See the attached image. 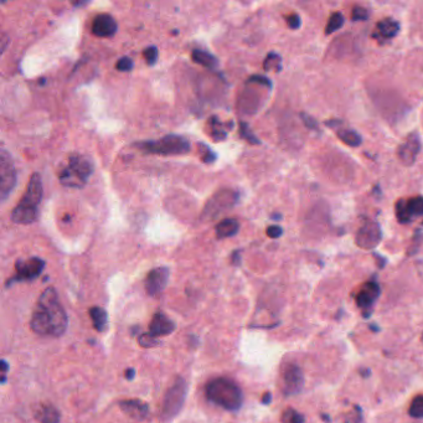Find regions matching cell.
I'll use <instances>...</instances> for the list:
<instances>
[{
  "mask_svg": "<svg viewBox=\"0 0 423 423\" xmlns=\"http://www.w3.org/2000/svg\"><path fill=\"white\" fill-rule=\"evenodd\" d=\"M30 325L41 337L59 338L65 334L68 318L57 296L56 289L49 287L42 292L33 313Z\"/></svg>",
  "mask_w": 423,
  "mask_h": 423,
  "instance_id": "obj_1",
  "label": "cell"
},
{
  "mask_svg": "<svg viewBox=\"0 0 423 423\" xmlns=\"http://www.w3.org/2000/svg\"><path fill=\"white\" fill-rule=\"evenodd\" d=\"M42 180L40 174H33L27 183L21 201L11 212V220L19 225H30L35 222L39 217L38 208L42 199Z\"/></svg>",
  "mask_w": 423,
  "mask_h": 423,
  "instance_id": "obj_2",
  "label": "cell"
},
{
  "mask_svg": "<svg viewBox=\"0 0 423 423\" xmlns=\"http://www.w3.org/2000/svg\"><path fill=\"white\" fill-rule=\"evenodd\" d=\"M205 392L209 401L231 412L240 410L243 403L242 390L231 379H213L210 382H208Z\"/></svg>",
  "mask_w": 423,
  "mask_h": 423,
  "instance_id": "obj_3",
  "label": "cell"
},
{
  "mask_svg": "<svg viewBox=\"0 0 423 423\" xmlns=\"http://www.w3.org/2000/svg\"><path fill=\"white\" fill-rule=\"evenodd\" d=\"M93 173V162L82 154H71L67 167L61 170L60 183L67 188H82Z\"/></svg>",
  "mask_w": 423,
  "mask_h": 423,
  "instance_id": "obj_4",
  "label": "cell"
},
{
  "mask_svg": "<svg viewBox=\"0 0 423 423\" xmlns=\"http://www.w3.org/2000/svg\"><path fill=\"white\" fill-rule=\"evenodd\" d=\"M138 148L147 154H155V155H183L189 153L190 142L183 135L169 134L163 137L159 140H148L138 144Z\"/></svg>",
  "mask_w": 423,
  "mask_h": 423,
  "instance_id": "obj_5",
  "label": "cell"
},
{
  "mask_svg": "<svg viewBox=\"0 0 423 423\" xmlns=\"http://www.w3.org/2000/svg\"><path fill=\"white\" fill-rule=\"evenodd\" d=\"M371 98L381 114L392 122L399 121L408 112V106L392 91H386V89L374 91L371 93Z\"/></svg>",
  "mask_w": 423,
  "mask_h": 423,
  "instance_id": "obj_6",
  "label": "cell"
},
{
  "mask_svg": "<svg viewBox=\"0 0 423 423\" xmlns=\"http://www.w3.org/2000/svg\"><path fill=\"white\" fill-rule=\"evenodd\" d=\"M188 385L183 378H176L175 381L168 390L163 402V417L164 420H171L181 411L186 400Z\"/></svg>",
  "mask_w": 423,
  "mask_h": 423,
  "instance_id": "obj_7",
  "label": "cell"
},
{
  "mask_svg": "<svg viewBox=\"0 0 423 423\" xmlns=\"http://www.w3.org/2000/svg\"><path fill=\"white\" fill-rule=\"evenodd\" d=\"M43 268H45V261L39 257H31L26 261L18 259L15 263V275L6 282L5 287L8 288L14 282H29V280L36 279L40 277Z\"/></svg>",
  "mask_w": 423,
  "mask_h": 423,
  "instance_id": "obj_8",
  "label": "cell"
},
{
  "mask_svg": "<svg viewBox=\"0 0 423 423\" xmlns=\"http://www.w3.org/2000/svg\"><path fill=\"white\" fill-rule=\"evenodd\" d=\"M17 184V170L10 154L1 149L0 154V199L5 201Z\"/></svg>",
  "mask_w": 423,
  "mask_h": 423,
  "instance_id": "obj_9",
  "label": "cell"
},
{
  "mask_svg": "<svg viewBox=\"0 0 423 423\" xmlns=\"http://www.w3.org/2000/svg\"><path fill=\"white\" fill-rule=\"evenodd\" d=\"M237 199L238 195L236 191H232V190L229 189L220 190L208 202L202 216L209 217V220H212L215 216L220 215L221 212L226 211L227 209L232 208L236 204Z\"/></svg>",
  "mask_w": 423,
  "mask_h": 423,
  "instance_id": "obj_10",
  "label": "cell"
},
{
  "mask_svg": "<svg viewBox=\"0 0 423 423\" xmlns=\"http://www.w3.org/2000/svg\"><path fill=\"white\" fill-rule=\"evenodd\" d=\"M381 238L382 232L380 225L374 220H366L356 232L355 242L362 250H372L381 242Z\"/></svg>",
  "mask_w": 423,
  "mask_h": 423,
  "instance_id": "obj_11",
  "label": "cell"
},
{
  "mask_svg": "<svg viewBox=\"0 0 423 423\" xmlns=\"http://www.w3.org/2000/svg\"><path fill=\"white\" fill-rule=\"evenodd\" d=\"M381 289L376 282L374 280H369L366 283L362 284L359 289V292L355 296V300L358 307L361 309L362 314L365 318H369L370 314L372 312V307H374L375 302L378 300L380 296Z\"/></svg>",
  "mask_w": 423,
  "mask_h": 423,
  "instance_id": "obj_12",
  "label": "cell"
},
{
  "mask_svg": "<svg viewBox=\"0 0 423 423\" xmlns=\"http://www.w3.org/2000/svg\"><path fill=\"white\" fill-rule=\"evenodd\" d=\"M283 392L286 396L299 394L303 388L304 378L303 372L296 365L289 364L283 370Z\"/></svg>",
  "mask_w": 423,
  "mask_h": 423,
  "instance_id": "obj_13",
  "label": "cell"
},
{
  "mask_svg": "<svg viewBox=\"0 0 423 423\" xmlns=\"http://www.w3.org/2000/svg\"><path fill=\"white\" fill-rule=\"evenodd\" d=\"M421 151V140L416 133H412L406 138L403 143L397 149V156L402 165L411 167L415 164L417 155Z\"/></svg>",
  "mask_w": 423,
  "mask_h": 423,
  "instance_id": "obj_14",
  "label": "cell"
},
{
  "mask_svg": "<svg viewBox=\"0 0 423 423\" xmlns=\"http://www.w3.org/2000/svg\"><path fill=\"white\" fill-rule=\"evenodd\" d=\"M169 280V270L167 267H156L147 275L146 291L149 296H156L164 291Z\"/></svg>",
  "mask_w": 423,
  "mask_h": 423,
  "instance_id": "obj_15",
  "label": "cell"
},
{
  "mask_svg": "<svg viewBox=\"0 0 423 423\" xmlns=\"http://www.w3.org/2000/svg\"><path fill=\"white\" fill-rule=\"evenodd\" d=\"M118 25L109 14H100L92 22V34L97 38H112L116 35Z\"/></svg>",
  "mask_w": 423,
  "mask_h": 423,
  "instance_id": "obj_16",
  "label": "cell"
},
{
  "mask_svg": "<svg viewBox=\"0 0 423 423\" xmlns=\"http://www.w3.org/2000/svg\"><path fill=\"white\" fill-rule=\"evenodd\" d=\"M119 407L128 417L137 421V422L146 421L149 416V406L142 400H122L119 402Z\"/></svg>",
  "mask_w": 423,
  "mask_h": 423,
  "instance_id": "obj_17",
  "label": "cell"
},
{
  "mask_svg": "<svg viewBox=\"0 0 423 423\" xmlns=\"http://www.w3.org/2000/svg\"><path fill=\"white\" fill-rule=\"evenodd\" d=\"M174 330H175V324L173 323V320H170L164 313L158 312L154 314L150 325H149V332L151 335L155 338L165 337V335L171 334Z\"/></svg>",
  "mask_w": 423,
  "mask_h": 423,
  "instance_id": "obj_18",
  "label": "cell"
},
{
  "mask_svg": "<svg viewBox=\"0 0 423 423\" xmlns=\"http://www.w3.org/2000/svg\"><path fill=\"white\" fill-rule=\"evenodd\" d=\"M34 416L40 423H60V420H61L60 411L49 403L39 404L34 412Z\"/></svg>",
  "mask_w": 423,
  "mask_h": 423,
  "instance_id": "obj_19",
  "label": "cell"
},
{
  "mask_svg": "<svg viewBox=\"0 0 423 423\" xmlns=\"http://www.w3.org/2000/svg\"><path fill=\"white\" fill-rule=\"evenodd\" d=\"M376 29H378V33L380 34L381 38L392 39L400 33V24L395 19L385 18L378 22Z\"/></svg>",
  "mask_w": 423,
  "mask_h": 423,
  "instance_id": "obj_20",
  "label": "cell"
},
{
  "mask_svg": "<svg viewBox=\"0 0 423 423\" xmlns=\"http://www.w3.org/2000/svg\"><path fill=\"white\" fill-rule=\"evenodd\" d=\"M191 59L195 63H199L200 66L209 68V70H215L218 67V60L212 54L204 51V50H194L191 54Z\"/></svg>",
  "mask_w": 423,
  "mask_h": 423,
  "instance_id": "obj_21",
  "label": "cell"
},
{
  "mask_svg": "<svg viewBox=\"0 0 423 423\" xmlns=\"http://www.w3.org/2000/svg\"><path fill=\"white\" fill-rule=\"evenodd\" d=\"M240 224L234 218H225L216 225V234L218 238L232 237L238 232Z\"/></svg>",
  "mask_w": 423,
  "mask_h": 423,
  "instance_id": "obj_22",
  "label": "cell"
},
{
  "mask_svg": "<svg viewBox=\"0 0 423 423\" xmlns=\"http://www.w3.org/2000/svg\"><path fill=\"white\" fill-rule=\"evenodd\" d=\"M89 318H91L93 328L97 330L98 333H103L107 329L108 324V316L103 308L101 307H92L88 310Z\"/></svg>",
  "mask_w": 423,
  "mask_h": 423,
  "instance_id": "obj_23",
  "label": "cell"
},
{
  "mask_svg": "<svg viewBox=\"0 0 423 423\" xmlns=\"http://www.w3.org/2000/svg\"><path fill=\"white\" fill-rule=\"evenodd\" d=\"M337 135L342 143L346 144L351 148H358L362 144V137L356 130L350 128H339L337 130Z\"/></svg>",
  "mask_w": 423,
  "mask_h": 423,
  "instance_id": "obj_24",
  "label": "cell"
},
{
  "mask_svg": "<svg viewBox=\"0 0 423 423\" xmlns=\"http://www.w3.org/2000/svg\"><path fill=\"white\" fill-rule=\"evenodd\" d=\"M395 212H396V217L399 220L400 224H408L413 220L411 216L408 206H407V200L400 199L395 205Z\"/></svg>",
  "mask_w": 423,
  "mask_h": 423,
  "instance_id": "obj_25",
  "label": "cell"
},
{
  "mask_svg": "<svg viewBox=\"0 0 423 423\" xmlns=\"http://www.w3.org/2000/svg\"><path fill=\"white\" fill-rule=\"evenodd\" d=\"M209 126H210V135L215 142H220V140H224L226 138L227 133L224 129V124L218 121L217 117H211L210 121H209Z\"/></svg>",
  "mask_w": 423,
  "mask_h": 423,
  "instance_id": "obj_26",
  "label": "cell"
},
{
  "mask_svg": "<svg viewBox=\"0 0 423 423\" xmlns=\"http://www.w3.org/2000/svg\"><path fill=\"white\" fill-rule=\"evenodd\" d=\"M344 21H345V20H344V17H342L341 13H339V11L333 13L332 15H330V18H329L328 22H326V26H325L326 35H330V34L338 31L340 27H342Z\"/></svg>",
  "mask_w": 423,
  "mask_h": 423,
  "instance_id": "obj_27",
  "label": "cell"
},
{
  "mask_svg": "<svg viewBox=\"0 0 423 423\" xmlns=\"http://www.w3.org/2000/svg\"><path fill=\"white\" fill-rule=\"evenodd\" d=\"M263 68L266 71L275 70L278 72V71L282 68V59H280L279 55L275 54V52H271V54H268L263 62Z\"/></svg>",
  "mask_w": 423,
  "mask_h": 423,
  "instance_id": "obj_28",
  "label": "cell"
},
{
  "mask_svg": "<svg viewBox=\"0 0 423 423\" xmlns=\"http://www.w3.org/2000/svg\"><path fill=\"white\" fill-rule=\"evenodd\" d=\"M407 206L412 217L423 216V196H416L407 200Z\"/></svg>",
  "mask_w": 423,
  "mask_h": 423,
  "instance_id": "obj_29",
  "label": "cell"
},
{
  "mask_svg": "<svg viewBox=\"0 0 423 423\" xmlns=\"http://www.w3.org/2000/svg\"><path fill=\"white\" fill-rule=\"evenodd\" d=\"M408 412L415 418H423V395H418L412 400Z\"/></svg>",
  "mask_w": 423,
  "mask_h": 423,
  "instance_id": "obj_30",
  "label": "cell"
},
{
  "mask_svg": "<svg viewBox=\"0 0 423 423\" xmlns=\"http://www.w3.org/2000/svg\"><path fill=\"white\" fill-rule=\"evenodd\" d=\"M282 423H304V416L293 408H287L282 415Z\"/></svg>",
  "mask_w": 423,
  "mask_h": 423,
  "instance_id": "obj_31",
  "label": "cell"
},
{
  "mask_svg": "<svg viewBox=\"0 0 423 423\" xmlns=\"http://www.w3.org/2000/svg\"><path fill=\"white\" fill-rule=\"evenodd\" d=\"M240 135L245 140H247L250 144H259L261 142H259L258 138L254 135V133L252 132V129L250 128V126H248L246 122H241L240 123Z\"/></svg>",
  "mask_w": 423,
  "mask_h": 423,
  "instance_id": "obj_32",
  "label": "cell"
},
{
  "mask_svg": "<svg viewBox=\"0 0 423 423\" xmlns=\"http://www.w3.org/2000/svg\"><path fill=\"white\" fill-rule=\"evenodd\" d=\"M138 344H139L142 348H154V346L159 345V340L158 338H155L154 335H151L150 333H143L138 337Z\"/></svg>",
  "mask_w": 423,
  "mask_h": 423,
  "instance_id": "obj_33",
  "label": "cell"
},
{
  "mask_svg": "<svg viewBox=\"0 0 423 423\" xmlns=\"http://www.w3.org/2000/svg\"><path fill=\"white\" fill-rule=\"evenodd\" d=\"M199 148H200V155H201L202 162L208 163V164H211V163L215 162L217 155H216V153L212 150V149L209 148V147L205 146V144H199Z\"/></svg>",
  "mask_w": 423,
  "mask_h": 423,
  "instance_id": "obj_34",
  "label": "cell"
},
{
  "mask_svg": "<svg viewBox=\"0 0 423 423\" xmlns=\"http://www.w3.org/2000/svg\"><path fill=\"white\" fill-rule=\"evenodd\" d=\"M370 17V11L367 10L364 6H354L353 11H351V19L355 20V21H365V20L369 19Z\"/></svg>",
  "mask_w": 423,
  "mask_h": 423,
  "instance_id": "obj_35",
  "label": "cell"
},
{
  "mask_svg": "<svg viewBox=\"0 0 423 423\" xmlns=\"http://www.w3.org/2000/svg\"><path fill=\"white\" fill-rule=\"evenodd\" d=\"M248 84H254V85H259V86L262 87H266V88L271 89L272 88V82H271L270 78L264 77V76L261 75H254V76H251L250 78H248Z\"/></svg>",
  "mask_w": 423,
  "mask_h": 423,
  "instance_id": "obj_36",
  "label": "cell"
},
{
  "mask_svg": "<svg viewBox=\"0 0 423 423\" xmlns=\"http://www.w3.org/2000/svg\"><path fill=\"white\" fill-rule=\"evenodd\" d=\"M143 56L144 59H146L147 63L153 66L156 62V59H158V49H156L155 46H149V47H147L143 51Z\"/></svg>",
  "mask_w": 423,
  "mask_h": 423,
  "instance_id": "obj_37",
  "label": "cell"
},
{
  "mask_svg": "<svg viewBox=\"0 0 423 423\" xmlns=\"http://www.w3.org/2000/svg\"><path fill=\"white\" fill-rule=\"evenodd\" d=\"M133 66H134V62L130 57H122L116 63V68L121 72H128V71L132 70Z\"/></svg>",
  "mask_w": 423,
  "mask_h": 423,
  "instance_id": "obj_38",
  "label": "cell"
},
{
  "mask_svg": "<svg viewBox=\"0 0 423 423\" xmlns=\"http://www.w3.org/2000/svg\"><path fill=\"white\" fill-rule=\"evenodd\" d=\"M300 119H302L303 124L305 127L310 130H319V124L317 122V119L313 118L312 116H309L308 113H300Z\"/></svg>",
  "mask_w": 423,
  "mask_h": 423,
  "instance_id": "obj_39",
  "label": "cell"
},
{
  "mask_svg": "<svg viewBox=\"0 0 423 423\" xmlns=\"http://www.w3.org/2000/svg\"><path fill=\"white\" fill-rule=\"evenodd\" d=\"M286 21H287V25H288V26L291 27L292 30L299 29L300 24H302V20H300V17H299V15H298V14H296V13L289 14L288 17L286 18Z\"/></svg>",
  "mask_w": 423,
  "mask_h": 423,
  "instance_id": "obj_40",
  "label": "cell"
},
{
  "mask_svg": "<svg viewBox=\"0 0 423 423\" xmlns=\"http://www.w3.org/2000/svg\"><path fill=\"white\" fill-rule=\"evenodd\" d=\"M266 233H267L268 237L271 238H279L280 236L283 234V229L280 226H277V225H273V226L268 227Z\"/></svg>",
  "mask_w": 423,
  "mask_h": 423,
  "instance_id": "obj_41",
  "label": "cell"
},
{
  "mask_svg": "<svg viewBox=\"0 0 423 423\" xmlns=\"http://www.w3.org/2000/svg\"><path fill=\"white\" fill-rule=\"evenodd\" d=\"M421 238H422V236H421V234H416L415 236V238H413V245L411 246V250H410V252H408V254H415L416 252H417L418 251V247H420V243H421Z\"/></svg>",
  "mask_w": 423,
  "mask_h": 423,
  "instance_id": "obj_42",
  "label": "cell"
},
{
  "mask_svg": "<svg viewBox=\"0 0 423 423\" xmlns=\"http://www.w3.org/2000/svg\"><path fill=\"white\" fill-rule=\"evenodd\" d=\"M231 263L233 266H240L241 264V251L236 250L231 254Z\"/></svg>",
  "mask_w": 423,
  "mask_h": 423,
  "instance_id": "obj_43",
  "label": "cell"
},
{
  "mask_svg": "<svg viewBox=\"0 0 423 423\" xmlns=\"http://www.w3.org/2000/svg\"><path fill=\"white\" fill-rule=\"evenodd\" d=\"M0 366H1V374H3V376H1V383H5L6 372H8V370H9V365H8V362L5 361V360H1V362H0Z\"/></svg>",
  "mask_w": 423,
  "mask_h": 423,
  "instance_id": "obj_44",
  "label": "cell"
},
{
  "mask_svg": "<svg viewBox=\"0 0 423 423\" xmlns=\"http://www.w3.org/2000/svg\"><path fill=\"white\" fill-rule=\"evenodd\" d=\"M135 376V370L134 369H127L126 370V379L127 380H133Z\"/></svg>",
  "mask_w": 423,
  "mask_h": 423,
  "instance_id": "obj_45",
  "label": "cell"
},
{
  "mask_svg": "<svg viewBox=\"0 0 423 423\" xmlns=\"http://www.w3.org/2000/svg\"><path fill=\"white\" fill-rule=\"evenodd\" d=\"M271 400H272V395H271V392H266V394L263 395V397H262V403L268 404L271 402Z\"/></svg>",
  "mask_w": 423,
  "mask_h": 423,
  "instance_id": "obj_46",
  "label": "cell"
},
{
  "mask_svg": "<svg viewBox=\"0 0 423 423\" xmlns=\"http://www.w3.org/2000/svg\"><path fill=\"white\" fill-rule=\"evenodd\" d=\"M321 418H324V420H325V421H326V423H329V422H330V418H329V417H328V416L323 415V416H321Z\"/></svg>",
  "mask_w": 423,
  "mask_h": 423,
  "instance_id": "obj_47",
  "label": "cell"
},
{
  "mask_svg": "<svg viewBox=\"0 0 423 423\" xmlns=\"http://www.w3.org/2000/svg\"><path fill=\"white\" fill-rule=\"evenodd\" d=\"M422 340H423V335H422Z\"/></svg>",
  "mask_w": 423,
  "mask_h": 423,
  "instance_id": "obj_48",
  "label": "cell"
}]
</instances>
